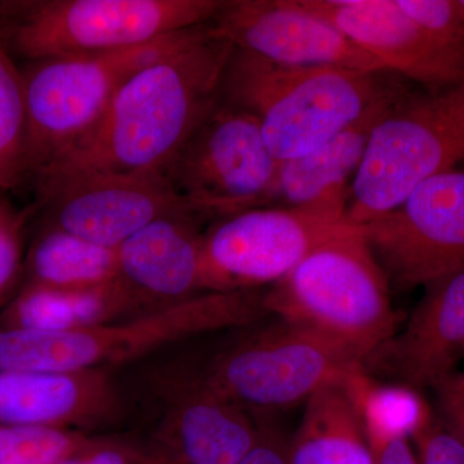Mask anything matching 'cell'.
<instances>
[{"label": "cell", "mask_w": 464, "mask_h": 464, "mask_svg": "<svg viewBox=\"0 0 464 464\" xmlns=\"http://www.w3.org/2000/svg\"><path fill=\"white\" fill-rule=\"evenodd\" d=\"M234 50L207 24L194 41L143 67L99 123L33 179L36 188L83 174L164 172L219 102Z\"/></svg>", "instance_id": "6da1fadb"}, {"label": "cell", "mask_w": 464, "mask_h": 464, "mask_svg": "<svg viewBox=\"0 0 464 464\" xmlns=\"http://www.w3.org/2000/svg\"><path fill=\"white\" fill-rule=\"evenodd\" d=\"M384 74L282 65L235 48L221 100L255 116L277 161L292 160L353 123L390 83Z\"/></svg>", "instance_id": "7a4b0ae2"}, {"label": "cell", "mask_w": 464, "mask_h": 464, "mask_svg": "<svg viewBox=\"0 0 464 464\" xmlns=\"http://www.w3.org/2000/svg\"><path fill=\"white\" fill-rule=\"evenodd\" d=\"M390 289L362 227L351 225L273 284L264 308L343 344L364 362L399 331Z\"/></svg>", "instance_id": "3957f363"}, {"label": "cell", "mask_w": 464, "mask_h": 464, "mask_svg": "<svg viewBox=\"0 0 464 464\" xmlns=\"http://www.w3.org/2000/svg\"><path fill=\"white\" fill-rule=\"evenodd\" d=\"M222 0H3L0 39L27 63L130 50L209 23Z\"/></svg>", "instance_id": "277c9868"}, {"label": "cell", "mask_w": 464, "mask_h": 464, "mask_svg": "<svg viewBox=\"0 0 464 464\" xmlns=\"http://www.w3.org/2000/svg\"><path fill=\"white\" fill-rule=\"evenodd\" d=\"M264 313V295L241 289L183 298L151 316L111 328L90 325L58 332L0 328V372L76 373L124 362L179 338L248 325Z\"/></svg>", "instance_id": "5b68a950"}, {"label": "cell", "mask_w": 464, "mask_h": 464, "mask_svg": "<svg viewBox=\"0 0 464 464\" xmlns=\"http://www.w3.org/2000/svg\"><path fill=\"white\" fill-rule=\"evenodd\" d=\"M206 25L169 34L130 50L27 63L21 69L25 91L27 181L99 123L116 92L130 76L194 41Z\"/></svg>", "instance_id": "8992f818"}, {"label": "cell", "mask_w": 464, "mask_h": 464, "mask_svg": "<svg viewBox=\"0 0 464 464\" xmlns=\"http://www.w3.org/2000/svg\"><path fill=\"white\" fill-rule=\"evenodd\" d=\"M464 161V81L406 92L372 134L351 185L346 221L362 226L398 208L417 186Z\"/></svg>", "instance_id": "52a82bcc"}, {"label": "cell", "mask_w": 464, "mask_h": 464, "mask_svg": "<svg viewBox=\"0 0 464 464\" xmlns=\"http://www.w3.org/2000/svg\"><path fill=\"white\" fill-rule=\"evenodd\" d=\"M362 364L343 344L280 320L226 353L206 384L240 408L279 411L306 404L323 387L347 381Z\"/></svg>", "instance_id": "ba28073f"}, {"label": "cell", "mask_w": 464, "mask_h": 464, "mask_svg": "<svg viewBox=\"0 0 464 464\" xmlns=\"http://www.w3.org/2000/svg\"><path fill=\"white\" fill-rule=\"evenodd\" d=\"M277 164L255 116L219 99L164 173L198 215L224 218L258 208Z\"/></svg>", "instance_id": "9c48e42d"}, {"label": "cell", "mask_w": 464, "mask_h": 464, "mask_svg": "<svg viewBox=\"0 0 464 464\" xmlns=\"http://www.w3.org/2000/svg\"><path fill=\"white\" fill-rule=\"evenodd\" d=\"M390 288L426 286L464 267V170L440 173L392 212L360 226Z\"/></svg>", "instance_id": "30bf717a"}, {"label": "cell", "mask_w": 464, "mask_h": 464, "mask_svg": "<svg viewBox=\"0 0 464 464\" xmlns=\"http://www.w3.org/2000/svg\"><path fill=\"white\" fill-rule=\"evenodd\" d=\"M315 210L256 208L224 217L203 237L204 289H250L283 279L311 250L346 230Z\"/></svg>", "instance_id": "8fae6325"}, {"label": "cell", "mask_w": 464, "mask_h": 464, "mask_svg": "<svg viewBox=\"0 0 464 464\" xmlns=\"http://www.w3.org/2000/svg\"><path fill=\"white\" fill-rule=\"evenodd\" d=\"M48 226L118 249L157 219L198 215L174 194L166 173H93L36 188Z\"/></svg>", "instance_id": "7c38bea8"}, {"label": "cell", "mask_w": 464, "mask_h": 464, "mask_svg": "<svg viewBox=\"0 0 464 464\" xmlns=\"http://www.w3.org/2000/svg\"><path fill=\"white\" fill-rule=\"evenodd\" d=\"M208 25L237 50L282 65L391 72L378 58L329 21L302 8L297 0H222Z\"/></svg>", "instance_id": "4fadbf2b"}, {"label": "cell", "mask_w": 464, "mask_h": 464, "mask_svg": "<svg viewBox=\"0 0 464 464\" xmlns=\"http://www.w3.org/2000/svg\"><path fill=\"white\" fill-rule=\"evenodd\" d=\"M378 58L389 72L438 91L464 81V63L449 53L396 0H297Z\"/></svg>", "instance_id": "5bb4252c"}, {"label": "cell", "mask_w": 464, "mask_h": 464, "mask_svg": "<svg viewBox=\"0 0 464 464\" xmlns=\"http://www.w3.org/2000/svg\"><path fill=\"white\" fill-rule=\"evenodd\" d=\"M409 91L392 79L353 123L314 151L292 160L279 161L273 182L258 208L315 210L346 219L351 177L364 160L375 127Z\"/></svg>", "instance_id": "9a60e30c"}, {"label": "cell", "mask_w": 464, "mask_h": 464, "mask_svg": "<svg viewBox=\"0 0 464 464\" xmlns=\"http://www.w3.org/2000/svg\"><path fill=\"white\" fill-rule=\"evenodd\" d=\"M424 288L404 328L365 357V374L420 391L453 373L464 353V267Z\"/></svg>", "instance_id": "2e32d148"}, {"label": "cell", "mask_w": 464, "mask_h": 464, "mask_svg": "<svg viewBox=\"0 0 464 464\" xmlns=\"http://www.w3.org/2000/svg\"><path fill=\"white\" fill-rule=\"evenodd\" d=\"M195 215L166 217L136 232L118 248L124 283L145 295L181 298L204 289Z\"/></svg>", "instance_id": "e0dca14e"}, {"label": "cell", "mask_w": 464, "mask_h": 464, "mask_svg": "<svg viewBox=\"0 0 464 464\" xmlns=\"http://www.w3.org/2000/svg\"><path fill=\"white\" fill-rule=\"evenodd\" d=\"M290 464H375L364 420L346 381L311 396L288 440Z\"/></svg>", "instance_id": "ac0fdd59"}, {"label": "cell", "mask_w": 464, "mask_h": 464, "mask_svg": "<svg viewBox=\"0 0 464 464\" xmlns=\"http://www.w3.org/2000/svg\"><path fill=\"white\" fill-rule=\"evenodd\" d=\"M257 431L243 408L204 383L179 409L176 447L161 464H240Z\"/></svg>", "instance_id": "d6986e66"}, {"label": "cell", "mask_w": 464, "mask_h": 464, "mask_svg": "<svg viewBox=\"0 0 464 464\" xmlns=\"http://www.w3.org/2000/svg\"><path fill=\"white\" fill-rule=\"evenodd\" d=\"M91 378L83 372H0V426L58 429L92 401Z\"/></svg>", "instance_id": "ffe728a7"}, {"label": "cell", "mask_w": 464, "mask_h": 464, "mask_svg": "<svg viewBox=\"0 0 464 464\" xmlns=\"http://www.w3.org/2000/svg\"><path fill=\"white\" fill-rule=\"evenodd\" d=\"M132 293L121 277L108 285L88 289H57L26 283L3 313L0 328L58 332L96 325Z\"/></svg>", "instance_id": "44dd1931"}, {"label": "cell", "mask_w": 464, "mask_h": 464, "mask_svg": "<svg viewBox=\"0 0 464 464\" xmlns=\"http://www.w3.org/2000/svg\"><path fill=\"white\" fill-rule=\"evenodd\" d=\"M27 283L57 289H88L121 279L118 249L106 248L45 226L26 261Z\"/></svg>", "instance_id": "7402d4cb"}, {"label": "cell", "mask_w": 464, "mask_h": 464, "mask_svg": "<svg viewBox=\"0 0 464 464\" xmlns=\"http://www.w3.org/2000/svg\"><path fill=\"white\" fill-rule=\"evenodd\" d=\"M346 386L368 432L411 440L435 420L420 391L405 384L380 383L359 369L347 378Z\"/></svg>", "instance_id": "603a6c76"}, {"label": "cell", "mask_w": 464, "mask_h": 464, "mask_svg": "<svg viewBox=\"0 0 464 464\" xmlns=\"http://www.w3.org/2000/svg\"><path fill=\"white\" fill-rule=\"evenodd\" d=\"M26 111L23 72L0 39V191L27 181Z\"/></svg>", "instance_id": "cb8c5ba5"}, {"label": "cell", "mask_w": 464, "mask_h": 464, "mask_svg": "<svg viewBox=\"0 0 464 464\" xmlns=\"http://www.w3.org/2000/svg\"><path fill=\"white\" fill-rule=\"evenodd\" d=\"M83 447L52 427L0 426V464H60Z\"/></svg>", "instance_id": "d4e9b609"}, {"label": "cell", "mask_w": 464, "mask_h": 464, "mask_svg": "<svg viewBox=\"0 0 464 464\" xmlns=\"http://www.w3.org/2000/svg\"><path fill=\"white\" fill-rule=\"evenodd\" d=\"M400 8L464 63V25L454 0H396Z\"/></svg>", "instance_id": "484cf974"}, {"label": "cell", "mask_w": 464, "mask_h": 464, "mask_svg": "<svg viewBox=\"0 0 464 464\" xmlns=\"http://www.w3.org/2000/svg\"><path fill=\"white\" fill-rule=\"evenodd\" d=\"M25 213L20 212L0 191V306L16 288L24 271Z\"/></svg>", "instance_id": "4316f807"}, {"label": "cell", "mask_w": 464, "mask_h": 464, "mask_svg": "<svg viewBox=\"0 0 464 464\" xmlns=\"http://www.w3.org/2000/svg\"><path fill=\"white\" fill-rule=\"evenodd\" d=\"M420 464H464V444L435 420L413 438Z\"/></svg>", "instance_id": "83f0119b"}, {"label": "cell", "mask_w": 464, "mask_h": 464, "mask_svg": "<svg viewBox=\"0 0 464 464\" xmlns=\"http://www.w3.org/2000/svg\"><path fill=\"white\" fill-rule=\"evenodd\" d=\"M435 391L438 420L464 444V372H453L439 382Z\"/></svg>", "instance_id": "f1b7e54d"}, {"label": "cell", "mask_w": 464, "mask_h": 464, "mask_svg": "<svg viewBox=\"0 0 464 464\" xmlns=\"http://www.w3.org/2000/svg\"><path fill=\"white\" fill-rule=\"evenodd\" d=\"M240 464H290L288 440L274 427L261 424L255 444Z\"/></svg>", "instance_id": "f546056e"}, {"label": "cell", "mask_w": 464, "mask_h": 464, "mask_svg": "<svg viewBox=\"0 0 464 464\" xmlns=\"http://www.w3.org/2000/svg\"><path fill=\"white\" fill-rule=\"evenodd\" d=\"M375 464H420L409 439L368 432Z\"/></svg>", "instance_id": "4dcf8cb0"}, {"label": "cell", "mask_w": 464, "mask_h": 464, "mask_svg": "<svg viewBox=\"0 0 464 464\" xmlns=\"http://www.w3.org/2000/svg\"><path fill=\"white\" fill-rule=\"evenodd\" d=\"M137 458L123 448L109 445H92L76 451L74 456L67 458L60 464H133Z\"/></svg>", "instance_id": "1f68e13d"}, {"label": "cell", "mask_w": 464, "mask_h": 464, "mask_svg": "<svg viewBox=\"0 0 464 464\" xmlns=\"http://www.w3.org/2000/svg\"><path fill=\"white\" fill-rule=\"evenodd\" d=\"M454 2H456L458 14H459L460 20H462L464 25V0H454Z\"/></svg>", "instance_id": "d6a6232c"}]
</instances>
